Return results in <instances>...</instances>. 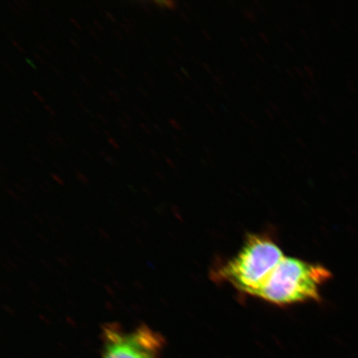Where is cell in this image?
<instances>
[{"label": "cell", "instance_id": "obj_29", "mask_svg": "<svg viewBox=\"0 0 358 358\" xmlns=\"http://www.w3.org/2000/svg\"><path fill=\"white\" fill-rule=\"evenodd\" d=\"M70 42L71 44L74 45V47L77 49H78V50H82V48H80V47L79 46V45L76 43L75 41V39L73 38H70Z\"/></svg>", "mask_w": 358, "mask_h": 358}, {"label": "cell", "instance_id": "obj_28", "mask_svg": "<svg viewBox=\"0 0 358 358\" xmlns=\"http://www.w3.org/2000/svg\"><path fill=\"white\" fill-rule=\"evenodd\" d=\"M120 90H122V91L125 94V95H129V93H131V89H129L128 87H122V88H120Z\"/></svg>", "mask_w": 358, "mask_h": 358}, {"label": "cell", "instance_id": "obj_42", "mask_svg": "<svg viewBox=\"0 0 358 358\" xmlns=\"http://www.w3.org/2000/svg\"><path fill=\"white\" fill-rule=\"evenodd\" d=\"M150 153H151V155H153L154 157H155V158H156V159H158V156H157V155L155 154V153H156V152H155V151L150 150Z\"/></svg>", "mask_w": 358, "mask_h": 358}, {"label": "cell", "instance_id": "obj_11", "mask_svg": "<svg viewBox=\"0 0 358 358\" xmlns=\"http://www.w3.org/2000/svg\"><path fill=\"white\" fill-rule=\"evenodd\" d=\"M78 77L80 80H82V82H83L85 84L87 85L88 87H92L91 83L89 82L88 79L87 78L86 76H85L83 73H80L78 75Z\"/></svg>", "mask_w": 358, "mask_h": 358}, {"label": "cell", "instance_id": "obj_43", "mask_svg": "<svg viewBox=\"0 0 358 358\" xmlns=\"http://www.w3.org/2000/svg\"><path fill=\"white\" fill-rule=\"evenodd\" d=\"M105 134L108 138H112L111 134L109 131H105Z\"/></svg>", "mask_w": 358, "mask_h": 358}, {"label": "cell", "instance_id": "obj_24", "mask_svg": "<svg viewBox=\"0 0 358 358\" xmlns=\"http://www.w3.org/2000/svg\"><path fill=\"white\" fill-rule=\"evenodd\" d=\"M123 115H124V117L125 120H128L129 122H131L132 123L133 122V120H132V118H131V116L129 115L127 112H125V111H123Z\"/></svg>", "mask_w": 358, "mask_h": 358}, {"label": "cell", "instance_id": "obj_34", "mask_svg": "<svg viewBox=\"0 0 358 358\" xmlns=\"http://www.w3.org/2000/svg\"><path fill=\"white\" fill-rule=\"evenodd\" d=\"M113 33L116 36V37H117L118 38H120V40H123V37L122 36V34H120L117 30H115L114 29L113 30Z\"/></svg>", "mask_w": 358, "mask_h": 358}, {"label": "cell", "instance_id": "obj_21", "mask_svg": "<svg viewBox=\"0 0 358 358\" xmlns=\"http://www.w3.org/2000/svg\"><path fill=\"white\" fill-rule=\"evenodd\" d=\"M115 71L116 73L120 75V78L124 79V78H125V77H127V76H125V73H124V71L122 69H118V67H115Z\"/></svg>", "mask_w": 358, "mask_h": 358}, {"label": "cell", "instance_id": "obj_33", "mask_svg": "<svg viewBox=\"0 0 358 358\" xmlns=\"http://www.w3.org/2000/svg\"><path fill=\"white\" fill-rule=\"evenodd\" d=\"M169 123L171 124L173 127L176 129H180V127H178V124L176 122H174L173 120H170Z\"/></svg>", "mask_w": 358, "mask_h": 358}, {"label": "cell", "instance_id": "obj_38", "mask_svg": "<svg viewBox=\"0 0 358 358\" xmlns=\"http://www.w3.org/2000/svg\"><path fill=\"white\" fill-rule=\"evenodd\" d=\"M154 128L156 129L157 131H159L160 133H163L162 129H161L159 127V125H157L156 124H153Z\"/></svg>", "mask_w": 358, "mask_h": 358}, {"label": "cell", "instance_id": "obj_31", "mask_svg": "<svg viewBox=\"0 0 358 358\" xmlns=\"http://www.w3.org/2000/svg\"><path fill=\"white\" fill-rule=\"evenodd\" d=\"M71 22H73V24L75 25L76 28H77L78 29L80 30L82 29V27H80L78 24V22L76 21L74 19H70Z\"/></svg>", "mask_w": 358, "mask_h": 358}, {"label": "cell", "instance_id": "obj_26", "mask_svg": "<svg viewBox=\"0 0 358 358\" xmlns=\"http://www.w3.org/2000/svg\"><path fill=\"white\" fill-rule=\"evenodd\" d=\"M38 47L40 48V49H41V50L43 52L46 53L47 55H48L49 57H51V55H50V53H49L46 47H44L43 45H42V44L38 45Z\"/></svg>", "mask_w": 358, "mask_h": 358}, {"label": "cell", "instance_id": "obj_5", "mask_svg": "<svg viewBox=\"0 0 358 358\" xmlns=\"http://www.w3.org/2000/svg\"><path fill=\"white\" fill-rule=\"evenodd\" d=\"M109 96L112 98V100H113L116 103H119L120 101V96L118 92H116L115 91H111V90H109L108 92Z\"/></svg>", "mask_w": 358, "mask_h": 358}, {"label": "cell", "instance_id": "obj_2", "mask_svg": "<svg viewBox=\"0 0 358 358\" xmlns=\"http://www.w3.org/2000/svg\"><path fill=\"white\" fill-rule=\"evenodd\" d=\"M284 257L270 236L249 235L236 256L219 268L217 278L240 292L256 296Z\"/></svg>", "mask_w": 358, "mask_h": 358}, {"label": "cell", "instance_id": "obj_4", "mask_svg": "<svg viewBox=\"0 0 358 358\" xmlns=\"http://www.w3.org/2000/svg\"><path fill=\"white\" fill-rule=\"evenodd\" d=\"M154 3L156 4L160 8H167L169 10H176L177 3L176 2L171 1V0H167V1H161V0H155Z\"/></svg>", "mask_w": 358, "mask_h": 358}, {"label": "cell", "instance_id": "obj_8", "mask_svg": "<svg viewBox=\"0 0 358 358\" xmlns=\"http://www.w3.org/2000/svg\"><path fill=\"white\" fill-rule=\"evenodd\" d=\"M8 6H10V10L16 13L17 15H19L20 17H22V13L19 8H17L15 4H11L10 3H8Z\"/></svg>", "mask_w": 358, "mask_h": 358}, {"label": "cell", "instance_id": "obj_16", "mask_svg": "<svg viewBox=\"0 0 358 358\" xmlns=\"http://www.w3.org/2000/svg\"><path fill=\"white\" fill-rule=\"evenodd\" d=\"M108 142L110 143V144L113 146L115 148V150H120V146L119 145L117 144V142H116L114 138H108Z\"/></svg>", "mask_w": 358, "mask_h": 358}, {"label": "cell", "instance_id": "obj_41", "mask_svg": "<svg viewBox=\"0 0 358 358\" xmlns=\"http://www.w3.org/2000/svg\"><path fill=\"white\" fill-rule=\"evenodd\" d=\"M26 62H28V64H29L31 66H32L34 67V69H36V67L34 66V64H33L32 62H31L29 58H26Z\"/></svg>", "mask_w": 358, "mask_h": 358}, {"label": "cell", "instance_id": "obj_23", "mask_svg": "<svg viewBox=\"0 0 358 358\" xmlns=\"http://www.w3.org/2000/svg\"><path fill=\"white\" fill-rule=\"evenodd\" d=\"M44 107H45V109H46L49 112V114H50L52 116V117H55V116L57 115H56L55 110L51 109L50 107H49L48 106H45Z\"/></svg>", "mask_w": 358, "mask_h": 358}, {"label": "cell", "instance_id": "obj_35", "mask_svg": "<svg viewBox=\"0 0 358 358\" xmlns=\"http://www.w3.org/2000/svg\"><path fill=\"white\" fill-rule=\"evenodd\" d=\"M47 42L52 48H55V50H57V48L55 43H52L50 39H47Z\"/></svg>", "mask_w": 358, "mask_h": 358}, {"label": "cell", "instance_id": "obj_27", "mask_svg": "<svg viewBox=\"0 0 358 358\" xmlns=\"http://www.w3.org/2000/svg\"><path fill=\"white\" fill-rule=\"evenodd\" d=\"M140 127H141L143 131H144L147 134H150V129L149 128H148L145 124L141 123Z\"/></svg>", "mask_w": 358, "mask_h": 358}, {"label": "cell", "instance_id": "obj_32", "mask_svg": "<svg viewBox=\"0 0 358 358\" xmlns=\"http://www.w3.org/2000/svg\"><path fill=\"white\" fill-rule=\"evenodd\" d=\"M78 106L83 111L87 112V113H90V111L87 110V107L83 104V103H78Z\"/></svg>", "mask_w": 358, "mask_h": 358}, {"label": "cell", "instance_id": "obj_36", "mask_svg": "<svg viewBox=\"0 0 358 358\" xmlns=\"http://www.w3.org/2000/svg\"><path fill=\"white\" fill-rule=\"evenodd\" d=\"M13 45H15V46L19 49V50L22 52V53H24V49H22L19 44H17L15 41H13L12 42Z\"/></svg>", "mask_w": 358, "mask_h": 358}, {"label": "cell", "instance_id": "obj_18", "mask_svg": "<svg viewBox=\"0 0 358 358\" xmlns=\"http://www.w3.org/2000/svg\"><path fill=\"white\" fill-rule=\"evenodd\" d=\"M134 109H136V110L138 112V113L142 116V117L149 120V117H148V115L145 113L144 111H143L142 110L138 108V107L137 106H134Z\"/></svg>", "mask_w": 358, "mask_h": 358}, {"label": "cell", "instance_id": "obj_12", "mask_svg": "<svg viewBox=\"0 0 358 358\" xmlns=\"http://www.w3.org/2000/svg\"><path fill=\"white\" fill-rule=\"evenodd\" d=\"M87 29L88 30V32L90 34H91L93 36V37L95 38L97 40V41H99V38H100L99 36H98L96 34V33L95 32V30H93L92 27L89 26V25L87 26Z\"/></svg>", "mask_w": 358, "mask_h": 358}, {"label": "cell", "instance_id": "obj_37", "mask_svg": "<svg viewBox=\"0 0 358 358\" xmlns=\"http://www.w3.org/2000/svg\"><path fill=\"white\" fill-rule=\"evenodd\" d=\"M89 125H90V127H91L93 129V131H95L96 134L99 133V131H98V129H96L95 127V125H93L92 124H89Z\"/></svg>", "mask_w": 358, "mask_h": 358}, {"label": "cell", "instance_id": "obj_20", "mask_svg": "<svg viewBox=\"0 0 358 358\" xmlns=\"http://www.w3.org/2000/svg\"><path fill=\"white\" fill-rule=\"evenodd\" d=\"M46 140L52 147L57 148V143L51 136H48Z\"/></svg>", "mask_w": 358, "mask_h": 358}, {"label": "cell", "instance_id": "obj_3", "mask_svg": "<svg viewBox=\"0 0 358 358\" xmlns=\"http://www.w3.org/2000/svg\"><path fill=\"white\" fill-rule=\"evenodd\" d=\"M102 358H159L162 336L147 325L125 331L115 324L102 327Z\"/></svg>", "mask_w": 358, "mask_h": 358}, {"label": "cell", "instance_id": "obj_14", "mask_svg": "<svg viewBox=\"0 0 358 358\" xmlns=\"http://www.w3.org/2000/svg\"><path fill=\"white\" fill-rule=\"evenodd\" d=\"M138 91L140 92L142 94V95L144 96L145 97L150 98L149 93H148V92L144 87L138 86Z\"/></svg>", "mask_w": 358, "mask_h": 358}, {"label": "cell", "instance_id": "obj_9", "mask_svg": "<svg viewBox=\"0 0 358 358\" xmlns=\"http://www.w3.org/2000/svg\"><path fill=\"white\" fill-rule=\"evenodd\" d=\"M101 13H104V15L107 17V19L110 20L111 22H116V19L115 16L113 15V13H110L109 11L106 10H101Z\"/></svg>", "mask_w": 358, "mask_h": 358}, {"label": "cell", "instance_id": "obj_19", "mask_svg": "<svg viewBox=\"0 0 358 358\" xmlns=\"http://www.w3.org/2000/svg\"><path fill=\"white\" fill-rule=\"evenodd\" d=\"M92 57L94 59H95L101 66H105L104 62L102 61L101 58L99 56H97L96 55H95V53H93Z\"/></svg>", "mask_w": 358, "mask_h": 358}, {"label": "cell", "instance_id": "obj_25", "mask_svg": "<svg viewBox=\"0 0 358 358\" xmlns=\"http://www.w3.org/2000/svg\"><path fill=\"white\" fill-rule=\"evenodd\" d=\"M100 99L103 103H105V104L110 105V101L107 99V98L105 96L101 95L100 94L99 95Z\"/></svg>", "mask_w": 358, "mask_h": 358}, {"label": "cell", "instance_id": "obj_22", "mask_svg": "<svg viewBox=\"0 0 358 358\" xmlns=\"http://www.w3.org/2000/svg\"><path fill=\"white\" fill-rule=\"evenodd\" d=\"M34 56L37 59L42 62L44 65H48V62L45 61L41 56H39L37 52H34Z\"/></svg>", "mask_w": 358, "mask_h": 358}, {"label": "cell", "instance_id": "obj_15", "mask_svg": "<svg viewBox=\"0 0 358 358\" xmlns=\"http://www.w3.org/2000/svg\"><path fill=\"white\" fill-rule=\"evenodd\" d=\"M96 117L101 120L102 123L108 124V120L106 117L105 115H103L101 113H96Z\"/></svg>", "mask_w": 358, "mask_h": 358}, {"label": "cell", "instance_id": "obj_39", "mask_svg": "<svg viewBox=\"0 0 358 358\" xmlns=\"http://www.w3.org/2000/svg\"><path fill=\"white\" fill-rule=\"evenodd\" d=\"M106 79H108V82H110L111 84H115V80L114 79H112L110 76H106Z\"/></svg>", "mask_w": 358, "mask_h": 358}, {"label": "cell", "instance_id": "obj_17", "mask_svg": "<svg viewBox=\"0 0 358 358\" xmlns=\"http://www.w3.org/2000/svg\"><path fill=\"white\" fill-rule=\"evenodd\" d=\"M144 77H145V80H147L148 83L151 85V86H154V85H155L154 80H153V78H152L150 77V76L149 74H148V73H144Z\"/></svg>", "mask_w": 358, "mask_h": 358}, {"label": "cell", "instance_id": "obj_13", "mask_svg": "<svg viewBox=\"0 0 358 358\" xmlns=\"http://www.w3.org/2000/svg\"><path fill=\"white\" fill-rule=\"evenodd\" d=\"M93 24L95 25L96 28L98 30H100L101 33H105V29L103 28V26L96 20H93Z\"/></svg>", "mask_w": 358, "mask_h": 358}, {"label": "cell", "instance_id": "obj_6", "mask_svg": "<svg viewBox=\"0 0 358 358\" xmlns=\"http://www.w3.org/2000/svg\"><path fill=\"white\" fill-rule=\"evenodd\" d=\"M138 3L143 4V10H144V11L147 13L148 15H149L150 17H154L153 12H152L151 8L149 6H145V3H146V2L140 1Z\"/></svg>", "mask_w": 358, "mask_h": 358}, {"label": "cell", "instance_id": "obj_7", "mask_svg": "<svg viewBox=\"0 0 358 358\" xmlns=\"http://www.w3.org/2000/svg\"><path fill=\"white\" fill-rule=\"evenodd\" d=\"M118 122L120 124V127H122L124 132H131V131H129L128 125L127 124V122H125V120L118 118Z\"/></svg>", "mask_w": 358, "mask_h": 358}, {"label": "cell", "instance_id": "obj_30", "mask_svg": "<svg viewBox=\"0 0 358 358\" xmlns=\"http://www.w3.org/2000/svg\"><path fill=\"white\" fill-rule=\"evenodd\" d=\"M33 94L34 95L38 98V99L40 101H42V102H44V99L42 97L41 95H39V93H38L36 91H33Z\"/></svg>", "mask_w": 358, "mask_h": 358}, {"label": "cell", "instance_id": "obj_10", "mask_svg": "<svg viewBox=\"0 0 358 358\" xmlns=\"http://www.w3.org/2000/svg\"><path fill=\"white\" fill-rule=\"evenodd\" d=\"M120 26H122V28L124 30L125 33L128 34H131L133 31V28H131V27L125 24L124 22H120Z\"/></svg>", "mask_w": 358, "mask_h": 358}, {"label": "cell", "instance_id": "obj_40", "mask_svg": "<svg viewBox=\"0 0 358 358\" xmlns=\"http://www.w3.org/2000/svg\"><path fill=\"white\" fill-rule=\"evenodd\" d=\"M52 70L55 71L57 75L59 76V77H61L62 79H64V76L61 75L59 71H58L57 69H55V67H53Z\"/></svg>", "mask_w": 358, "mask_h": 358}, {"label": "cell", "instance_id": "obj_1", "mask_svg": "<svg viewBox=\"0 0 358 358\" xmlns=\"http://www.w3.org/2000/svg\"><path fill=\"white\" fill-rule=\"evenodd\" d=\"M331 276L319 264L284 257L255 297L278 306L320 301V288Z\"/></svg>", "mask_w": 358, "mask_h": 358}]
</instances>
